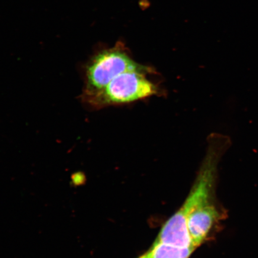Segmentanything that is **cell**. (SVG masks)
Returning a JSON list of instances; mask_svg holds the SVG:
<instances>
[{"instance_id":"obj_4","label":"cell","mask_w":258,"mask_h":258,"mask_svg":"<svg viewBox=\"0 0 258 258\" xmlns=\"http://www.w3.org/2000/svg\"><path fill=\"white\" fill-rule=\"evenodd\" d=\"M225 213L213 202L205 203L191 213L187 219V228L196 248L206 240L215 225L224 219Z\"/></svg>"},{"instance_id":"obj_2","label":"cell","mask_w":258,"mask_h":258,"mask_svg":"<svg viewBox=\"0 0 258 258\" xmlns=\"http://www.w3.org/2000/svg\"><path fill=\"white\" fill-rule=\"evenodd\" d=\"M150 68L140 64L116 77L101 92L85 101L92 108L130 104L159 94L160 89L148 79Z\"/></svg>"},{"instance_id":"obj_6","label":"cell","mask_w":258,"mask_h":258,"mask_svg":"<svg viewBox=\"0 0 258 258\" xmlns=\"http://www.w3.org/2000/svg\"><path fill=\"white\" fill-rule=\"evenodd\" d=\"M140 258H147L146 254H145V255H143V256H141Z\"/></svg>"},{"instance_id":"obj_5","label":"cell","mask_w":258,"mask_h":258,"mask_svg":"<svg viewBox=\"0 0 258 258\" xmlns=\"http://www.w3.org/2000/svg\"><path fill=\"white\" fill-rule=\"evenodd\" d=\"M195 249L194 247H181L156 241L146 256L147 258H188Z\"/></svg>"},{"instance_id":"obj_3","label":"cell","mask_w":258,"mask_h":258,"mask_svg":"<svg viewBox=\"0 0 258 258\" xmlns=\"http://www.w3.org/2000/svg\"><path fill=\"white\" fill-rule=\"evenodd\" d=\"M140 64L134 60L121 43L97 53L86 67L83 101L85 102L101 92L120 74Z\"/></svg>"},{"instance_id":"obj_1","label":"cell","mask_w":258,"mask_h":258,"mask_svg":"<svg viewBox=\"0 0 258 258\" xmlns=\"http://www.w3.org/2000/svg\"><path fill=\"white\" fill-rule=\"evenodd\" d=\"M208 144L207 152L195 185L182 207L161 229L157 242L181 247H195L187 228V219L195 209L212 201L218 163L230 147L231 140L227 135L212 134L208 138Z\"/></svg>"}]
</instances>
